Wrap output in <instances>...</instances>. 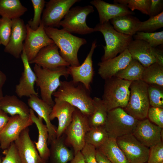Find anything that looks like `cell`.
<instances>
[{
	"instance_id": "28",
	"label": "cell",
	"mask_w": 163,
	"mask_h": 163,
	"mask_svg": "<svg viewBox=\"0 0 163 163\" xmlns=\"http://www.w3.org/2000/svg\"><path fill=\"white\" fill-rule=\"evenodd\" d=\"M141 22L132 15L118 17L110 21V23L117 31L132 37L138 32Z\"/></svg>"
},
{
	"instance_id": "1",
	"label": "cell",
	"mask_w": 163,
	"mask_h": 163,
	"mask_svg": "<svg viewBox=\"0 0 163 163\" xmlns=\"http://www.w3.org/2000/svg\"><path fill=\"white\" fill-rule=\"evenodd\" d=\"M52 95L78 109L88 117L93 112L94 102L90 96V91L81 83L72 80L61 81L60 86Z\"/></svg>"
},
{
	"instance_id": "31",
	"label": "cell",
	"mask_w": 163,
	"mask_h": 163,
	"mask_svg": "<svg viewBox=\"0 0 163 163\" xmlns=\"http://www.w3.org/2000/svg\"><path fill=\"white\" fill-rule=\"evenodd\" d=\"M93 99L94 102V109L92 114L88 117L90 128L104 126L108 112L101 99L95 97Z\"/></svg>"
},
{
	"instance_id": "27",
	"label": "cell",
	"mask_w": 163,
	"mask_h": 163,
	"mask_svg": "<svg viewBox=\"0 0 163 163\" xmlns=\"http://www.w3.org/2000/svg\"><path fill=\"white\" fill-rule=\"evenodd\" d=\"M0 109L11 116L19 115L30 117V108L15 95H5L0 99Z\"/></svg>"
},
{
	"instance_id": "39",
	"label": "cell",
	"mask_w": 163,
	"mask_h": 163,
	"mask_svg": "<svg viewBox=\"0 0 163 163\" xmlns=\"http://www.w3.org/2000/svg\"><path fill=\"white\" fill-rule=\"evenodd\" d=\"M34 14L33 18L28 21L30 28L34 30H37L41 22V14L46 3L44 0H31Z\"/></svg>"
},
{
	"instance_id": "35",
	"label": "cell",
	"mask_w": 163,
	"mask_h": 163,
	"mask_svg": "<svg viewBox=\"0 0 163 163\" xmlns=\"http://www.w3.org/2000/svg\"><path fill=\"white\" fill-rule=\"evenodd\" d=\"M133 37L134 40L144 41L154 48L163 44V31L152 33L137 32Z\"/></svg>"
},
{
	"instance_id": "9",
	"label": "cell",
	"mask_w": 163,
	"mask_h": 163,
	"mask_svg": "<svg viewBox=\"0 0 163 163\" xmlns=\"http://www.w3.org/2000/svg\"><path fill=\"white\" fill-rule=\"evenodd\" d=\"M93 6L87 5L71 8L59 24L60 26L71 33L86 35L96 32L86 24L88 15L94 11Z\"/></svg>"
},
{
	"instance_id": "17",
	"label": "cell",
	"mask_w": 163,
	"mask_h": 163,
	"mask_svg": "<svg viewBox=\"0 0 163 163\" xmlns=\"http://www.w3.org/2000/svg\"><path fill=\"white\" fill-rule=\"evenodd\" d=\"M59 49L54 43L46 46L40 50L29 63L36 64L43 68L49 69L69 66V64L60 55Z\"/></svg>"
},
{
	"instance_id": "29",
	"label": "cell",
	"mask_w": 163,
	"mask_h": 163,
	"mask_svg": "<svg viewBox=\"0 0 163 163\" xmlns=\"http://www.w3.org/2000/svg\"><path fill=\"white\" fill-rule=\"evenodd\" d=\"M97 149L105 155L112 163H129L118 146L116 139L109 137Z\"/></svg>"
},
{
	"instance_id": "37",
	"label": "cell",
	"mask_w": 163,
	"mask_h": 163,
	"mask_svg": "<svg viewBox=\"0 0 163 163\" xmlns=\"http://www.w3.org/2000/svg\"><path fill=\"white\" fill-rule=\"evenodd\" d=\"M163 27V11L158 15L150 17L146 21H141L138 32H154Z\"/></svg>"
},
{
	"instance_id": "53",
	"label": "cell",
	"mask_w": 163,
	"mask_h": 163,
	"mask_svg": "<svg viewBox=\"0 0 163 163\" xmlns=\"http://www.w3.org/2000/svg\"><path fill=\"white\" fill-rule=\"evenodd\" d=\"M1 18H0V21H1Z\"/></svg>"
},
{
	"instance_id": "45",
	"label": "cell",
	"mask_w": 163,
	"mask_h": 163,
	"mask_svg": "<svg viewBox=\"0 0 163 163\" xmlns=\"http://www.w3.org/2000/svg\"><path fill=\"white\" fill-rule=\"evenodd\" d=\"M163 0H151L149 14L150 17L155 16L163 11Z\"/></svg>"
},
{
	"instance_id": "3",
	"label": "cell",
	"mask_w": 163,
	"mask_h": 163,
	"mask_svg": "<svg viewBox=\"0 0 163 163\" xmlns=\"http://www.w3.org/2000/svg\"><path fill=\"white\" fill-rule=\"evenodd\" d=\"M33 69L36 77L35 83L40 88L41 99L53 107L55 103L53 94L60 85V77L63 76L67 78L69 75L68 67L49 69L35 64Z\"/></svg>"
},
{
	"instance_id": "40",
	"label": "cell",
	"mask_w": 163,
	"mask_h": 163,
	"mask_svg": "<svg viewBox=\"0 0 163 163\" xmlns=\"http://www.w3.org/2000/svg\"><path fill=\"white\" fill-rule=\"evenodd\" d=\"M0 22V40L5 46L8 43L11 34L12 20L6 18H1Z\"/></svg>"
},
{
	"instance_id": "30",
	"label": "cell",
	"mask_w": 163,
	"mask_h": 163,
	"mask_svg": "<svg viewBox=\"0 0 163 163\" xmlns=\"http://www.w3.org/2000/svg\"><path fill=\"white\" fill-rule=\"evenodd\" d=\"M27 11L19 0H0V15L11 20L20 18Z\"/></svg>"
},
{
	"instance_id": "11",
	"label": "cell",
	"mask_w": 163,
	"mask_h": 163,
	"mask_svg": "<svg viewBox=\"0 0 163 163\" xmlns=\"http://www.w3.org/2000/svg\"><path fill=\"white\" fill-rule=\"evenodd\" d=\"M116 140L129 163L147 162L149 149L141 143L132 134L118 137Z\"/></svg>"
},
{
	"instance_id": "12",
	"label": "cell",
	"mask_w": 163,
	"mask_h": 163,
	"mask_svg": "<svg viewBox=\"0 0 163 163\" xmlns=\"http://www.w3.org/2000/svg\"><path fill=\"white\" fill-rule=\"evenodd\" d=\"M34 123L30 116L16 115L9 117L8 120L0 134V148L7 149L16 140L21 132Z\"/></svg>"
},
{
	"instance_id": "36",
	"label": "cell",
	"mask_w": 163,
	"mask_h": 163,
	"mask_svg": "<svg viewBox=\"0 0 163 163\" xmlns=\"http://www.w3.org/2000/svg\"><path fill=\"white\" fill-rule=\"evenodd\" d=\"M148 93L150 106L163 108V86L148 85Z\"/></svg>"
},
{
	"instance_id": "2",
	"label": "cell",
	"mask_w": 163,
	"mask_h": 163,
	"mask_svg": "<svg viewBox=\"0 0 163 163\" xmlns=\"http://www.w3.org/2000/svg\"><path fill=\"white\" fill-rule=\"evenodd\" d=\"M47 36L59 49V53L63 59L71 66H77L80 63L78 53L80 47L86 44L87 40L72 35L63 28L44 27Z\"/></svg>"
},
{
	"instance_id": "38",
	"label": "cell",
	"mask_w": 163,
	"mask_h": 163,
	"mask_svg": "<svg viewBox=\"0 0 163 163\" xmlns=\"http://www.w3.org/2000/svg\"><path fill=\"white\" fill-rule=\"evenodd\" d=\"M114 2L125 5L132 11L137 10L143 14H149L151 0H114Z\"/></svg>"
},
{
	"instance_id": "32",
	"label": "cell",
	"mask_w": 163,
	"mask_h": 163,
	"mask_svg": "<svg viewBox=\"0 0 163 163\" xmlns=\"http://www.w3.org/2000/svg\"><path fill=\"white\" fill-rule=\"evenodd\" d=\"M144 69L138 61L132 59L129 64L119 72L115 76L132 82L141 80Z\"/></svg>"
},
{
	"instance_id": "7",
	"label": "cell",
	"mask_w": 163,
	"mask_h": 163,
	"mask_svg": "<svg viewBox=\"0 0 163 163\" xmlns=\"http://www.w3.org/2000/svg\"><path fill=\"white\" fill-rule=\"evenodd\" d=\"M139 120L128 114L120 107L108 112L104 126L109 137L117 138L132 134Z\"/></svg>"
},
{
	"instance_id": "22",
	"label": "cell",
	"mask_w": 163,
	"mask_h": 163,
	"mask_svg": "<svg viewBox=\"0 0 163 163\" xmlns=\"http://www.w3.org/2000/svg\"><path fill=\"white\" fill-rule=\"evenodd\" d=\"M127 49L132 59L138 61L145 68L157 62L156 48L151 47L144 41L133 40Z\"/></svg>"
},
{
	"instance_id": "18",
	"label": "cell",
	"mask_w": 163,
	"mask_h": 163,
	"mask_svg": "<svg viewBox=\"0 0 163 163\" xmlns=\"http://www.w3.org/2000/svg\"><path fill=\"white\" fill-rule=\"evenodd\" d=\"M12 21L11 34L4 51L18 59L20 57L23 50V42L27 35V28L24 21L20 18L12 19Z\"/></svg>"
},
{
	"instance_id": "6",
	"label": "cell",
	"mask_w": 163,
	"mask_h": 163,
	"mask_svg": "<svg viewBox=\"0 0 163 163\" xmlns=\"http://www.w3.org/2000/svg\"><path fill=\"white\" fill-rule=\"evenodd\" d=\"M148 85L141 80L132 81L130 85L129 99L123 109L138 120L147 118L150 107L148 93Z\"/></svg>"
},
{
	"instance_id": "19",
	"label": "cell",
	"mask_w": 163,
	"mask_h": 163,
	"mask_svg": "<svg viewBox=\"0 0 163 163\" xmlns=\"http://www.w3.org/2000/svg\"><path fill=\"white\" fill-rule=\"evenodd\" d=\"M20 57L24 66V71L21 74L18 84L15 86V92L18 96L20 98L24 96L29 97L33 95H38L34 88L36 76L30 67L23 48Z\"/></svg>"
},
{
	"instance_id": "50",
	"label": "cell",
	"mask_w": 163,
	"mask_h": 163,
	"mask_svg": "<svg viewBox=\"0 0 163 163\" xmlns=\"http://www.w3.org/2000/svg\"><path fill=\"white\" fill-rule=\"evenodd\" d=\"M2 88V87L0 86V99L4 96L3 95Z\"/></svg>"
},
{
	"instance_id": "54",
	"label": "cell",
	"mask_w": 163,
	"mask_h": 163,
	"mask_svg": "<svg viewBox=\"0 0 163 163\" xmlns=\"http://www.w3.org/2000/svg\"><path fill=\"white\" fill-rule=\"evenodd\" d=\"M145 163H147V162H145Z\"/></svg>"
},
{
	"instance_id": "52",
	"label": "cell",
	"mask_w": 163,
	"mask_h": 163,
	"mask_svg": "<svg viewBox=\"0 0 163 163\" xmlns=\"http://www.w3.org/2000/svg\"><path fill=\"white\" fill-rule=\"evenodd\" d=\"M1 44V42L0 40V45Z\"/></svg>"
},
{
	"instance_id": "25",
	"label": "cell",
	"mask_w": 163,
	"mask_h": 163,
	"mask_svg": "<svg viewBox=\"0 0 163 163\" xmlns=\"http://www.w3.org/2000/svg\"><path fill=\"white\" fill-rule=\"evenodd\" d=\"M65 138L63 134L50 142V155L47 163H67L72 159L74 152L67 147Z\"/></svg>"
},
{
	"instance_id": "26",
	"label": "cell",
	"mask_w": 163,
	"mask_h": 163,
	"mask_svg": "<svg viewBox=\"0 0 163 163\" xmlns=\"http://www.w3.org/2000/svg\"><path fill=\"white\" fill-rule=\"evenodd\" d=\"M30 116L37 128L38 132V141L34 142L36 147L41 158L47 163L50 155V149L48 146V131L43 119L37 117L34 111L30 108Z\"/></svg>"
},
{
	"instance_id": "21",
	"label": "cell",
	"mask_w": 163,
	"mask_h": 163,
	"mask_svg": "<svg viewBox=\"0 0 163 163\" xmlns=\"http://www.w3.org/2000/svg\"><path fill=\"white\" fill-rule=\"evenodd\" d=\"M54 104L50 115L51 121L55 118L58 121L56 129V137L59 138L64 133L72 121L73 113L75 107L68 102L54 98Z\"/></svg>"
},
{
	"instance_id": "44",
	"label": "cell",
	"mask_w": 163,
	"mask_h": 163,
	"mask_svg": "<svg viewBox=\"0 0 163 163\" xmlns=\"http://www.w3.org/2000/svg\"><path fill=\"white\" fill-rule=\"evenodd\" d=\"M81 152L86 163H97L96 157L97 149L94 146L85 143Z\"/></svg>"
},
{
	"instance_id": "20",
	"label": "cell",
	"mask_w": 163,
	"mask_h": 163,
	"mask_svg": "<svg viewBox=\"0 0 163 163\" xmlns=\"http://www.w3.org/2000/svg\"><path fill=\"white\" fill-rule=\"evenodd\" d=\"M132 59L128 50L126 49L117 56L99 62L98 73L105 80L115 76L119 72L129 64Z\"/></svg>"
},
{
	"instance_id": "46",
	"label": "cell",
	"mask_w": 163,
	"mask_h": 163,
	"mask_svg": "<svg viewBox=\"0 0 163 163\" xmlns=\"http://www.w3.org/2000/svg\"><path fill=\"white\" fill-rule=\"evenodd\" d=\"M9 118L8 114L0 109V134L6 124Z\"/></svg>"
},
{
	"instance_id": "4",
	"label": "cell",
	"mask_w": 163,
	"mask_h": 163,
	"mask_svg": "<svg viewBox=\"0 0 163 163\" xmlns=\"http://www.w3.org/2000/svg\"><path fill=\"white\" fill-rule=\"evenodd\" d=\"M132 82L116 76L105 80L101 99L108 111L118 107L123 109L126 107Z\"/></svg>"
},
{
	"instance_id": "8",
	"label": "cell",
	"mask_w": 163,
	"mask_h": 163,
	"mask_svg": "<svg viewBox=\"0 0 163 163\" xmlns=\"http://www.w3.org/2000/svg\"><path fill=\"white\" fill-rule=\"evenodd\" d=\"M90 128L88 117L75 108L72 121L64 133L65 142L72 147L74 155L85 146V135Z\"/></svg>"
},
{
	"instance_id": "47",
	"label": "cell",
	"mask_w": 163,
	"mask_h": 163,
	"mask_svg": "<svg viewBox=\"0 0 163 163\" xmlns=\"http://www.w3.org/2000/svg\"><path fill=\"white\" fill-rule=\"evenodd\" d=\"M96 157L97 163H112L105 155L97 149Z\"/></svg>"
},
{
	"instance_id": "33",
	"label": "cell",
	"mask_w": 163,
	"mask_h": 163,
	"mask_svg": "<svg viewBox=\"0 0 163 163\" xmlns=\"http://www.w3.org/2000/svg\"><path fill=\"white\" fill-rule=\"evenodd\" d=\"M141 80L148 85L163 86V66L155 63L145 68Z\"/></svg>"
},
{
	"instance_id": "48",
	"label": "cell",
	"mask_w": 163,
	"mask_h": 163,
	"mask_svg": "<svg viewBox=\"0 0 163 163\" xmlns=\"http://www.w3.org/2000/svg\"><path fill=\"white\" fill-rule=\"evenodd\" d=\"M70 163H86L81 151L78 152L74 155Z\"/></svg>"
},
{
	"instance_id": "51",
	"label": "cell",
	"mask_w": 163,
	"mask_h": 163,
	"mask_svg": "<svg viewBox=\"0 0 163 163\" xmlns=\"http://www.w3.org/2000/svg\"><path fill=\"white\" fill-rule=\"evenodd\" d=\"M1 159H0V163H1Z\"/></svg>"
},
{
	"instance_id": "41",
	"label": "cell",
	"mask_w": 163,
	"mask_h": 163,
	"mask_svg": "<svg viewBox=\"0 0 163 163\" xmlns=\"http://www.w3.org/2000/svg\"><path fill=\"white\" fill-rule=\"evenodd\" d=\"M147 163H163V143L161 141L149 149Z\"/></svg>"
},
{
	"instance_id": "24",
	"label": "cell",
	"mask_w": 163,
	"mask_h": 163,
	"mask_svg": "<svg viewBox=\"0 0 163 163\" xmlns=\"http://www.w3.org/2000/svg\"><path fill=\"white\" fill-rule=\"evenodd\" d=\"M27 104L30 109L35 112L38 117L45 121L48 131V143L49 144L51 141L56 138V129L50 119L53 107L39 98L38 95H33L30 97L27 100Z\"/></svg>"
},
{
	"instance_id": "49",
	"label": "cell",
	"mask_w": 163,
	"mask_h": 163,
	"mask_svg": "<svg viewBox=\"0 0 163 163\" xmlns=\"http://www.w3.org/2000/svg\"><path fill=\"white\" fill-rule=\"evenodd\" d=\"M7 80L6 75L0 70V86L2 87Z\"/></svg>"
},
{
	"instance_id": "13",
	"label": "cell",
	"mask_w": 163,
	"mask_h": 163,
	"mask_svg": "<svg viewBox=\"0 0 163 163\" xmlns=\"http://www.w3.org/2000/svg\"><path fill=\"white\" fill-rule=\"evenodd\" d=\"M26 26L27 35L23 48L29 62L34 58L42 48L54 43L46 34L41 22L36 30L31 29L27 24Z\"/></svg>"
},
{
	"instance_id": "16",
	"label": "cell",
	"mask_w": 163,
	"mask_h": 163,
	"mask_svg": "<svg viewBox=\"0 0 163 163\" xmlns=\"http://www.w3.org/2000/svg\"><path fill=\"white\" fill-rule=\"evenodd\" d=\"M97 46V41L95 40L93 42L90 51L81 65L77 66L68 67L69 75L72 78V81L75 83H82L89 91L94 74L92 56Z\"/></svg>"
},
{
	"instance_id": "10",
	"label": "cell",
	"mask_w": 163,
	"mask_h": 163,
	"mask_svg": "<svg viewBox=\"0 0 163 163\" xmlns=\"http://www.w3.org/2000/svg\"><path fill=\"white\" fill-rule=\"evenodd\" d=\"M79 0H50L46 2L41 17L44 27L58 28L59 24L72 7Z\"/></svg>"
},
{
	"instance_id": "23",
	"label": "cell",
	"mask_w": 163,
	"mask_h": 163,
	"mask_svg": "<svg viewBox=\"0 0 163 163\" xmlns=\"http://www.w3.org/2000/svg\"><path fill=\"white\" fill-rule=\"evenodd\" d=\"M90 3L97 9L101 24L110 21L118 17L134 14V12L123 4L109 3L101 0H93Z\"/></svg>"
},
{
	"instance_id": "15",
	"label": "cell",
	"mask_w": 163,
	"mask_h": 163,
	"mask_svg": "<svg viewBox=\"0 0 163 163\" xmlns=\"http://www.w3.org/2000/svg\"><path fill=\"white\" fill-rule=\"evenodd\" d=\"M28 127L24 129L14 142L21 163H47L40 156L31 140Z\"/></svg>"
},
{
	"instance_id": "43",
	"label": "cell",
	"mask_w": 163,
	"mask_h": 163,
	"mask_svg": "<svg viewBox=\"0 0 163 163\" xmlns=\"http://www.w3.org/2000/svg\"><path fill=\"white\" fill-rule=\"evenodd\" d=\"M5 151V156L1 163H21L14 142Z\"/></svg>"
},
{
	"instance_id": "34",
	"label": "cell",
	"mask_w": 163,
	"mask_h": 163,
	"mask_svg": "<svg viewBox=\"0 0 163 163\" xmlns=\"http://www.w3.org/2000/svg\"><path fill=\"white\" fill-rule=\"evenodd\" d=\"M109 138L104 126L91 128L85 136V143L91 145L98 149Z\"/></svg>"
},
{
	"instance_id": "14",
	"label": "cell",
	"mask_w": 163,
	"mask_h": 163,
	"mask_svg": "<svg viewBox=\"0 0 163 163\" xmlns=\"http://www.w3.org/2000/svg\"><path fill=\"white\" fill-rule=\"evenodd\" d=\"M163 128L148 119L139 120L132 133L142 145L149 148L162 141Z\"/></svg>"
},
{
	"instance_id": "5",
	"label": "cell",
	"mask_w": 163,
	"mask_h": 163,
	"mask_svg": "<svg viewBox=\"0 0 163 163\" xmlns=\"http://www.w3.org/2000/svg\"><path fill=\"white\" fill-rule=\"evenodd\" d=\"M94 28L96 31H99L102 34L105 42V46H103L104 53L101 57V61L113 58L123 52L127 49L133 40L132 36L117 31L110 21L102 24L99 23Z\"/></svg>"
},
{
	"instance_id": "42",
	"label": "cell",
	"mask_w": 163,
	"mask_h": 163,
	"mask_svg": "<svg viewBox=\"0 0 163 163\" xmlns=\"http://www.w3.org/2000/svg\"><path fill=\"white\" fill-rule=\"evenodd\" d=\"M147 117L152 123L163 128V108L150 107Z\"/></svg>"
}]
</instances>
